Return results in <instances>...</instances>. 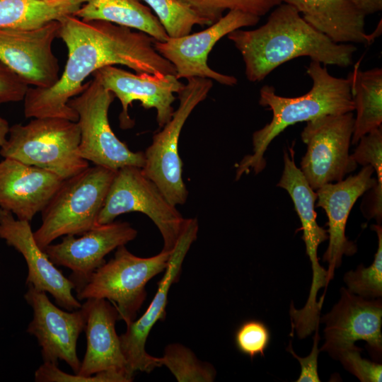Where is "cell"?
<instances>
[{"label": "cell", "instance_id": "6da1fadb", "mask_svg": "<svg viewBox=\"0 0 382 382\" xmlns=\"http://www.w3.org/2000/svg\"><path fill=\"white\" fill-rule=\"evenodd\" d=\"M58 37L68 57L58 81L49 88L29 87L24 100L28 118L53 117L77 122L69 100L83 88L85 79L106 66H126L136 73L175 74L174 66L155 49L148 34L102 20L85 21L74 15L59 20Z\"/></svg>", "mask_w": 382, "mask_h": 382}, {"label": "cell", "instance_id": "7a4b0ae2", "mask_svg": "<svg viewBox=\"0 0 382 382\" xmlns=\"http://www.w3.org/2000/svg\"><path fill=\"white\" fill-rule=\"evenodd\" d=\"M227 37L242 56L246 79L253 83L299 57H308L325 66L347 67L357 50L353 44L331 41L284 2L273 8L262 25L250 30L238 29Z\"/></svg>", "mask_w": 382, "mask_h": 382}, {"label": "cell", "instance_id": "3957f363", "mask_svg": "<svg viewBox=\"0 0 382 382\" xmlns=\"http://www.w3.org/2000/svg\"><path fill=\"white\" fill-rule=\"evenodd\" d=\"M306 73L313 81L311 90L299 97L276 94L269 85L260 90L259 103L272 112L271 121L253 134V154L245 156L237 166L236 180L253 170L255 174L266 166L264 154L270 144L288 127L326 115L343 114L354 110L349 79L332 76L326 66L310 62Z\"/></svg>", "mask_w": 382, "mask_h": 382}, {"label": "cell", "instance_id": "277c9868", "mask_svg": "<svg viewBox=\"0 0 382 382\" xmlns=\"http://www.w3.org/2000/svg\"><path fill=\"white\" fill-rule=\"evenodd\" d=\"M115 172L95 165L64 179L41 212L42 224L33 232L37 245L44 250L57 238L81 236L98 225V217Z\"/></svg>", "mask_w": 382, "mask_h": 382}, {"label": "cell", "instance_id": "5b68a950", "mask_svg": "<svg viewBox=\"0 0 382 382\" xmlns=\"http://www.w3.org/2000/svg\"><path fill=\"white\" fill-rule=\"evenodd\" d=\"M8 135L0 149L4 158L50 171L64 180L89 166L88 161L79 154L77 122L60 117H35L26 125L10 127Z\"/></svg>", "mask_w": 382, "mask_h": 382}, {"label": "cell", "instance_id": "8992f818", "mask_svg": "<svg viewBox=\"0 0 382 382\" xmlns=\"http://www.w3.org/2000/svg\"><path fill=\"white\" fill-rule=\"evenodd\" d=\"M170 252L141 257L119 246L114 257L96 269L77 289L79 301L103 299L117 308L119 320L126 325L136 319L146 297V285L166 270Z\"/></svg>", "mask_w": 382, "mask_h": 382}, {"label": "cell", "instance_id": "52a82bcc", "mask_svg": "<svg viewBox=\"0 0 382 382\" xmlns=\"http://www.w3.org/2000/svg\"><path fill=\"white\" fill-rule=\"evenodd\" d=\"M139 212L146 215L158 228L163 251L170 252L186 221L141 168L128 166L116 170L99 213L98 225L114 221L118 216Z\"/></svg>", "mask_w": 382, "mask_h": 382}, {"label": "cell", "instance_id": "ba28073f", "mask_svg": "<svg viewBox=\"0 0 382 382\" xmlns=\"http://www.w3.org/2000/svg\"><path fill=\"white\" fill-rule=\"evenodd\" d=\"M213 86L212 79L191 78L178 93L179 105L162 129L156 133L144 152V173L161 190L174 206L185 203L188 192L182 176L179 154L180 132L190 115L204 100Z\"/></svg>", "mask_w": 382, "mask_h": 382}, {"label": "cell", "instance_id": "9c48e42d", "mask_svg": "<svg viewBox=\"0 0 382 382\" xmlns=\"http://www.w3.org/2000/svg\"><path fill=\"white\" fill-rule=\"evenodd\" d=\"M115 96L96 79L83 83L82 91L68 105L77 113L80 129L79 154L87 161L114 170L132 166L142 168L143 151H133L113 132L108 110Z\"/></svg>", "mask_w": 382, "mask_h": 382}, {"label": "cell", "instance_id": "30bf717a", "mask_svg": "<svg viewBox=\"0 0 382 382\" xmlns=\"http://www.w3.org/2000/svg\"><path fill=\"white\" fill-rule=\"evenodd\" d=\"M354 122L352 112L306 122L301 137L307 149L300 170L313 190L340 181L356 169L357 163L349 152Z\"/></svg>", "mask_w": 382, "mask_h": 382}, {"label": "cell", "instance_id": "8fae6325", "mask_svg": "<svg viewBox=\"0 0 382 382\" xmlns=\"http://www.w3.org/2000/svg\"><path fill=\"white\" fill-rule=\"evenodd\" d=\"M331 311L320 318L325 324V343L320 352H326L337 359L343 351L364 340L373 359L381 362L382 356L381 298L365 299L344 287Z\"/></svg>", "mask_w": 382, "mask_h": 382}, {"label": "cell", "instance_id": "7c38bea8", "mask_svg": "<svg viewBox=\"0 0 382 382\" xmlns=\"http://www.w3.org/2000/svg\"><path fill=\"white\" fill-rule=\"evenodd\" d=\"M260 18L238 10L228 11L207 28L164 42L156 40V50L175 67L179 79L198 77L214 80L232 86L238 83L233 76L223 74L210 68L208 56L216 42L233 30L258 23Z\"/></svg>", "mask_w": 382, "mask_h": 382}, {"label": "cell", "instance_id": "4fadbf2b", "mask_svg": "<svg viewBox=\"0 0 382 382\" xmlns=\"http://www.w3.org/2000/svg\"><path fill=\"white\" fill-rule=\"evenodd\" d=\"M198 228L196 218L186 219L153 300L142 316L127 325L126 332L120 335L122 352L133 374L138 371L150 373L155 368L161 366L158 357L146 352V342L154 325L166 316L169 290L179 280L184 259L197 239Z\"/></svg>", "mask_w": 382, "mask_h": 382}, {"label": "cell", "instance_id": "5bb4252c", "mask_svg": "<svg viewBox=\"0 0 382 382\" xmlns=\"http://www.w3.org/2000/svg\"><path fill=\"white\" fill-rule=\"evenodd\" d=\"M59 21L30 30L0 28V62L28 86L49 88L59 79V64L52 51Z\"/></svg>", "mask_w": 382, "mask_h": 382}, {"label": "cell", "instance_id": "9a60e30c", "mask_svg": "<svg viewBox=\"0 0 382 382\" xmlns=\"http://www.w3.org/2000/svg\"><path fill=\"white\" fill-rule=\"evenodd\" d=\"M92 76L120 101V126L124 129L134 125L128 113L133 101H139L145 109L154 108L156 122L162 128L174 112L172 104L176 98L173 93H178L185 85L175 74H134L115 66L102 67Z\"/></svg>", "mask_w": 382, "mask_h": 382}, {"label": "cell", "instance_id": "2e32d148", "mask_svg": "<svg viewBox=\"0 0 382 382\" xmlns=\"http://www.w3.org/2000/svg\"><path fill=\"white\" fill-rule=\"evenodd\" d=\"M28 287L24 298L33 308V318L27 332L36 337L43 362L57 365L61 359L77 374L81 361L76 345L86 325L84 310L63 311L50 301L45 291L30 284Z\"/></svg>", "mask_w": 382, "mask_h": 382}, {"label": "cell", "instance_id": "e0dca14e", "mask_svg": "<svg viewBox=\"0 0 382 382\" xmlns=\"http://www.w3.org/2000/svg\"><path fill=\"white\" fill-rule=\"evenodd\" d=\"M137 236V231L126 221H112L97 225L76 238L66 235L59 243L50 244L43 250L57 266L72 272L69 277L79 288L99 267L105 257L119 246L125 245Z\"/></svg>", "mask_w": 382, "mask_h": 382}, {"label": "cell", "instance_id": "ac0fdd59", "mask_svg": "<svg viewBox=\"0 0 382 382\" xmlns=\"http://www.w3.org/2000/svg\"><path fill=\"white\" fill-rule=\"evenodd\" d=\"M375 173L371 165L363 166L356 175L335 183H328L316 190V207H321L328 216L327 230L329 243L323 261L328 264V274L332 279L335 269L340 267L344 255L357 253L356 244L347 239L345 228L353 205L364 192L377 184Z\"/></svg>", "mask_w": 382, "mask_h": 382}, {"label": "cell", "instance_id": "d6986e66", "mask_svg": "<svg viewBox=\"0 0 382 382\" xmlns=\"http://www.w3.org/2000/svg\"><path fill=\"white\" fill-rule=\"evenodd\" d=\"M0 238L23 256L28 271L27 285L48 292L58 306L66 311L81 307V303L72 294L74 283L37 245L29 221L18 219L11 212L0 208Z\"/></svg>", "mask_w": 382, "mask_h": 382}, {"label": "cell", "instance_id": "ffe728a7", "mask_svg": "<svg viewBox=\"0 0 382 382\" xmlns=\"http://www.w3.org/2000/svg\"><path fill=\"white\" fill-rule=\"evenodd\" d=\"M61 177L11 158L0 161V208L30 221L60 187Z\"/></svg>", "mask_w": 382, "mask_h": 382}, {"label": "cell", "instance_id": "44dd1931", "mask_svg": "<svg viewBox=\"0 0 382 382\" xmlns=\"http://www.w3.org/2000/svg\"><path fill=\"white\" fill-rule=\"evenodd\" d=\"M86 316V350L77 374L90 376L105 371L122 373L132 379L115 330L119 314L115 306L103 299H88L81 304Z\"/></svg>", "mask_w": 382, "mask_h": 382}, {"label": "cell", "instance_id": "7402d4cb", "mask_svg": "<svg viewBox=\"0 0 382 382\" xmlns=\"http://www.w3.org/2000/svg\"><path fill=\"white\" fill-rule=\"evenodd\" d=\"M294 144L284 151V168L277 187L286 190L290 195L303 231L302 239L306 245V253L309 257L312 268V282L310 289L318 291L325 287L330 280L328 270L323 267L318 257L320 243L328 239L327 230L320 226L316 221L314 210L317 194L309 185L300 168L294 161Z\"/></svg>", "mask_w": 382, "mask_h": 382}, {"label": "cell", "instance_id": "603a6c76", "mask_svg": "<svg viewBox=\"0 0 382 382\" xmlns=\"http://www.w3.org/2000/svg\"><path fill=\"white\" fill-rule=\"evenodd\" d=\"M314 29L337 44L369 45L375 33L365 31L366 15L349 0H282Z\"/></svg>", "mask_w": 382, "mask_h": 382}, {"label": "cell", "instance_id": "cb8c5ba5", "mask_svg": "<svg viewBox=\"0 0 382 382\" xmlns=\"http://www.w3.org/2000/svg\"><path fill=\"white\" fill-rule=\"evenodd\" d=\"M85 20H102L144 32L156 40L168 38L152 10L141 0H88L75 13Z\"/></svg>", "mask_w": 382, "mask_h": 382}, {"label": "cell", "instance_id": "d4e9b609", "mask_svg": "<svg viewBox=\"0 0 382 382\" xmlns=\"http://www.w3.org/2000/svg\"><path fill=\"white\" fill-rule=\"evenodd\" d=\"M347 79L357 111L351 143L357 144L363 136L381 126L382 69L362 71L357 64Z\"/></svg>", "mask_w": 382, "mask_h": 382}, {"label": "cell", "instance_id": "484cf974", "mask_svg": "<svg viewBox=\"0 0 382 382\" xmlns=\"http://www.w3.org/2000/svg\"><path fill=\"white\" fill-rule=\"evenodd\" d=\"M87 1L47 3L40 0H0V28H37L66 15H75Z\"/></svg>", "mask_w": 382, "mask_h": 382}, {"label": "cell", "instance_id": "4316f807", "mask_svg": "<svg viewBox=\"0 0 382 382\" xmlns=\"http://www.w3.org/2000/svg\"><path fill=\"white\" fill-rule=\"evenodd\" d=\"M158 360L178 382H212L216 375L212 365L199 361L191 349L181 344L167 345Z\"/></svg>", "mask_w": 382, "mask_h": 382}, {"label": "cell", "instance_id": "83f0119b", "mask_svg": "<svg viewBox=\"0 0 382 382\" xmlns=\"http://www.w3.org/2000/svg\"><path fill=\"white\" fill-rule=\"evenodd\" d=\"M141 1H144L157 16L169 37L188 35L195 25H212L209 21L178 0Z\"/></svg>", "mask_w": 382, "mask_h": 382}, {"label": "cell", "instance_id": "f1b7e54d", "mask_svg": "<svg viewBox=\"0 0 382 382\" xmlns=\"http://www.w3.org/2000/svg\"><path fill=\"white\" fill-rule=\"evenodd\" d=\"M378 236V248L372 264L368 267L359 265L356 270L345 274L344 281L347 290L365 299L382 296V227L381 224L371 226Z\"/></svg>", "mask_w": 382, "mask_h": 382}, {"label": "cell", "instance_id": "f546056e", "mask_svg": "<svg viewBox=\"0 0 382 382\" xmlns=\"http://www.w3.org/2000/svg\"><path fill=\"white\" fill-rule=\"evenodd\" d=\"M187 5L212 24L226 11L238 10L258 17L267 14L282 3V0H178Z\"/></svg>", "mask_w": 382, "mask_h": 382}, {"label": "cell", "instance_id": "4dcf8cb0", "mask_svg": "<svg viewBox=\"0 0 382 382\" xmlns=\"http://www.w3.org/2000/svg\"><path fill=\"white\" fill-rule=\"evenodd\" d=\"M271 340V333L267 325L255 319L243 322L236 329L234 342L237 349L250 359L265 356Z\"/></svg>", "mask_w": 382, "mask_h": 382}, {"label": "cell", "instance_id": "1f68e13d", "mask_svg": "<svg viewBox=\"0 0 382 382\" xmlns=\"http://www.w3.org/2000/svg\"><path fill=\"white\" fill-rule=\"evenodd\" d=\"M132 380L127 375L114 371H101L90 376L69 374L61 371L57 365L47 362H43L35 373L36 382H129Z\"/></svg>", "mask_w": 382, "mask_h": 382}, {"label": "cell", "instance_id": "d6a6232c", "mask_svg": "<svg viewBox=\"0 0 382 382\" xmlns=\"http://www.w3.org/2000/svg\"><path fill=\"white\" fill-rule=\"evenodd\" d=\"M354 153V161L362 166L371 165L376 174L377 185L382 187V128L381 126L363 136Z\"/></svg>", "mask_w": 382, "mask_h": 382}, {"label": "cell", "instance_id": "836d02e7", "mask_svg": "<svg viewBox=\"0 0 382 382\" xmlns=\"http://www.w3.org/2000/svg\"><path fill=\"white\" fill-rule=\"evenodd\" d=\"M362 349L356 345L342 352L337 357L344 368L361 382H381L382 365L361 357Z\"/></svg>", "mask_w": 382, "mask_h": 382}, {"label": "cell", "instance_id": "e575fe53", "mask_svg": "<svg viewBox=\"0 0 382 382\" xmlns=\"http://www.w3.org/2000/svg\"><path fill=\"white\" fill-rule=\"evenodd\" d=\"M28 88L29 86L0 62V105L23 100Z\"/></svg>", "mask_w": 382, "mask_h": 382}, {"label": "cell", "instance_id": "d590c367", "mask_svg": "<svg viewBox=\"0 0 382 382\" xmlns=\"http://www.w3.org/2000/svg\"><path fill=\"white\" fill-rule=\"evenodd\" d=\"M320 335L318 328L316 329V333L313 337V344L311 352L306 357H300L292 349L291 342H289L286 350L296 358L301 366V371L299 378L296 382H320V378L318 372V357L320 352L318 349V342L320 341Z\"/></svg>", "mask_w": 382, "mask_h": 382}, {"label": "cell", "instance_id": "8d00e7d4", "mask_svg": "<svg viewBox=\"0 0 382 382\" xmlns=\"http://www.w3.org/2000/svg\"><path fill=\"white\" fill-rule=\"evenodd\" d=\"M357 6L366 16L382 10V0H349Z\"/></svg>", "mask_w": 382, "mask_h": 382}, {"label": "cell", "instance_id": "74e56055", "mask_svg": "<svg viewBox=\"0 0 382 382\" xmlns=\"http://www.w3.org/2000/svg\"><path fill=\"white\" fill-rule=\"evenodd\" d=\"M9 129L8 121L0 116V147L6 143Z\"/></svg>", "mask_w": 382, "mask_h": 382}, {"label": "cell", "instance_id": "f35d334b", "mask_svg": "<svg viewBox=\"0 0 382 382\" xmlns=\"http://www.w3.org/2000/svg\"><path fill=\"white\" fill-rule=\"evenodd\" d=\"M40 1H45V2H47V3H54V2L62 1H64V0H40Z\"/></svg>", "mask_w": 382, "mask_h": 382}]
</instances>
